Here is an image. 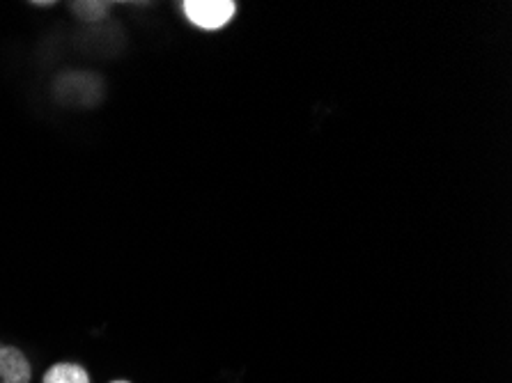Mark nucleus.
<instances>
[{
  "label": "nucleus",
  "mask_w": 512,
  "mask_h": 383,
  "mask_svg": "<svg viewBox=\"0 0 512 383\" xmlns=\"http://www.w3.org/2000/svg\"><path fill=\"white\" fill-rule=\"evenodd\" d=\"M111 383H131V381H111Z\"/></svg>",
  "instance_id": "obj_5"
},
{
  "label": "nucleus",
  "mask_w": 512,
  "mask_h": 383,
  "mask_svg": "<svg viewBox=\"0 0 512 383\" xmlns=\"http://www.w3.org/2000/svg\"><path fill=\"white\" fill-rule=\"evenodd\" d=\"M42 383H92L90 374L79 363H56L44 374Z\"/></svg>",
  "instance_id": "obj_3"
},
{
  "label": "nucleus",
  "mask_w": 512,
  "mask_h": 383,
  "mask_svg": "<svg viewBox=\"0 0 512 383\" xmlns=\"http://www.w3.org/2000/svg\"><path fill=\"white\" fill-rule=\"evenodd\" d=\"M33 367L17 347L0 345V383H30Z\"/></svg>",
  "instance_id": "obj_2"
},
{
  "label": "nucleus",
  "mask_w": 512,
  "mask_h": 383,
  "mask_svg": "<svg viewBox=\"0 0 512 383\" xmlns=\"http://www.w3.org/2000/svg\"><path fill=\"white\" fill-rule=\"evenodd\" d=\"M184 17L200 30H221L237 17V3L232 0H186L182 3Z\"/></svg>",
  "instance_id": "obj_1"
},
{
  "label": "nucleus",
  "mask_w": 512,
  "mask_h": 383,
  "mask_svg": "<svg viewBox=\"0 0 512 383\" xmlns=\"http://www.w3.org/2000/svg\"><path fill=\"white\" fill-rule=\"evenodd\" d=\"M74 7V12L79 14V17H83V19H102V17H106V12H108V3H76V5H72Z\"/></svg>",
  "instance_id": "obj_4"
}]
</instances>
